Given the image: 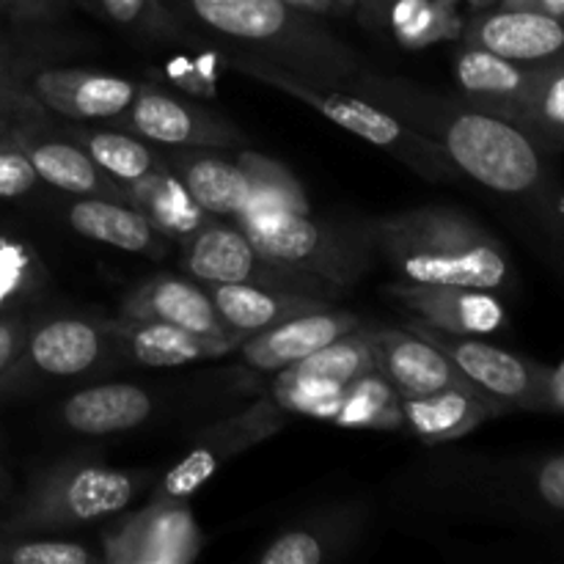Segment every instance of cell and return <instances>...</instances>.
Returning <instances> with one entry per match:
<instances>
[{
	"label": "cell",
	"mask_w": 564,
	"mask_h": 564,
	"mask_svg": "<svg viewBox=\"0 0 564 564\" xmlns=\"http://www.w3.org/2000/svg\"><path fill=\"white\" fill-rule=\"evenodd\" d=\"M352 83L372 88L380 99H386L391 113L438 143L457 174L471 176L499 196L529 204L545 231L556 242H564L562 198L556 191V171L551 165L554 149L545 147L527 127L468 102L433 99L405 83L375 77Z\"/></svg>",
	"instance_id": "6da1fadb"
},
{
	"label": "cell",
	"mask_w": 564,
	"mask_h": 564,
	"mask_svg": "<svg viewBox=\"0 0 564 564\" xmlns=\"http://www.w3.org/2000/svg\"><path fill=\"white\" fill-rule=\"evenodd\" d=\"M383 257L411 284H455L499 292L512 286L501 242L460 209L419 207L369 224Z\"/></svg>",
	"instance_id": "7a4b0ae2"
},
{
	"label": "cell",
	"mask_w": 564,
	"mask_h": 564,
	"mask_svg": "<svg viewBox=\"0 0 564 564\" xmlns=\"http://www.w3.org/2000/svg\"><path fill=\"white\" fill-rule=\"evenodd\" d=\"M231 66L251 77V80H259L264 86L290 94L292 99L308 105L319 116L334 121L336 127L352 132L356 138L383 149V152H391L397 160H402V163L411 165L419 174L430 176V180H452V176H457V169L438 143L413 130L411 124H405L391 110L369 102L367 97L336 91V88H323L314 80H308V77L284 69L275 61L262 58V55L259 58L257 55H235Z\"/></svg>",
	"instance_id": "3957f363"
},
{
	"label": "cell",
	"mask_w": 564,
	"mask_h": 564,
	"mask_svg": "<svg viewBox=\"0 0 564 564\" xmlns=\"http://www.w3.org/2000/svg\"><path fill=\"white\" fill-rule=\"evenodd\" d=\"M185 9L209 31L264 50L262 58L295 61V75H352L350 50L330 39L317 22L303 17L286 0H182Z\"/></svg>",
	"instance_id": "277c9868"
},
{
	"label": "cell",
	"mask_w": 564,
	"mask_h": 564,
	"mask_svg": "<svg viewBox=\"0 0 564 564\" xmlns=\"http://www.w3.org/2000/svg\"><path fill=\"white\" fill-rule=\"evenodd\" d=\"M141 471L69 460L47 468L33 479L14 510L3 518L6 534H47L86 527L119 516L141 494Z\"/></svg>",
	"instance_id": "5b68a950"
},
{
	"label": "cell",
	"mask_w": 564,
	"mask_h": 564,
	"mask_svg": "<svg viewBox=\"0 0 564 564\" xmlns=\"http://www.w3.org/2000/svg\"><path fill=\"white\" fill-rule=\"evenodd\" d=\"M237 226L264 259L328 286L356 284L378 257L369 224L347 226L317 220L312 213H273Z\"/></svg>",
	"instance_id": "8992f818"
},
{
	"label": "cell",
	"mask_w": 564,
	"mask_h": 564,
	"mask_svg": "<svg viewBox=\"0 0 564 564\" xmlns=\"http://www.w3.org/2000/svg\"><path fill=\"white\" fill-rule=\"evenodd\" d=\"M411 330H416L419 336L433 341L438 350H444L449 361L460 369L463 378L479 394L488 397L499 408V413H545V383H549V367L545 364L490 345L482 336L446 334V330L430 328L419 319H413Z\"/></svg>",
	"instance_id": "52a82bcc"
},
{
	"label": "cell",
	"mask_w": 564,
	"mask_h": 564,
	"mask_svg": "<svg viewBox=\"0 0 564 564\" xmlns=\"http://www.w3.org/2000/svg\"><path fill=\"white\" fill-rule=\"evenodd\" d=\"M286 413L273 402V397L259 400L220 422L209 424L196 435L191 449L185 452L174 468L165 471L158 488L152 490V505H171V501H187L196 496L231 457L264 444L268 438L281 433Z\"/></svg>",
	"instance_id": "ba28073f"
},
{
	"label": "cell",
	"mask_w": 564,
	"mask_h": 564,
	"mask_svg": "<svg viewBox=\"0 0 564 564\" xmlns=\"http://www.w3.org/2000/svg\"><path fill=\"white\" fill-rule=\"evenodd\" d=\"M185 268L196 281L213 284H257L270 290L308 292L328 297L330 286L312 275L270 262L257 251L240 226L207 220L198 231L185 237Z\"/></svg>",
	"instance_id": "9c48e42d"
},
{
	"label": "cell",
	"mask_w": 564,
	"mask_h": 564,
	"mask_svg": "<svg viewBox=\"0 0 564 564\" xmlns=\"http://www.w3.org/2000/svg\"><path fill=\"white\" fill-rule=\"evenodd\" d=\"M202 549L204 532L187 501H149L102 534V560L110 564H191Z\"/></svg>",
	"instance_id": "30bf717a"
},
{
	"label": "cell",
	"mask_w": 564,
	"mask_h": 564,
	"mask_svg": "<svg viewBox=\"0 0 564 564\" xmlns=\"http://www.w3.org/2000/svg\"><path fill=\"white\" fill-rule=\"evenodd\" d=\"M463 44L485 47L521 66L543 69L564 61V20L538 9L496 3L474 11L463 25Z\"/></svg>",
	"instance_id": "8fae6325"
},
{
	"label": "cell",
	"mask_w": 564,
	"mask_h": 564,
	"mask_svg": "<svg viewBox=\"0 0 564 564\" xmlns=\"http://www.w3.org/2000/svg\"><path fill=\"white\" fill-rule=\"evenodd\" d=\"M121 124L138 138L160 147L180 149H226L240 141V132L209 116L198 105L165 94L160 88L138 86L130 108L119 116Z\"/></svg>",
	"instance_id": "7c38bea8"
},
{
	"label": "cell",
	"mask_w": 564,
	"mask_h": 564,
	"mask_svg": "<svg viewBox=\"0 0 564 564\" xmlns=\"http://www.w3.org/2000/svg\"><path fill=\"white\" fill-rule=\"evenodd\" d=\"M389 295L413 314V319L446 334L490 336L510 323L505 303L496 292L455 284H411L397 281Z\"/></svg>",
	"instance_id": "4fadbf2b"
},
{
	"label": "cell",
	"mask_w": 564,
	"mask_h": 564,
	"mask_svg": "<svg viewBox=\"0 0 564 564\" xmlns=\"http://www.w3.org/2000/svg\"><path fill=\"white\" fill-rule=\"evenodd\" d=\"M28 91L36 105L72 121H110L130 108L138 86L108 72L53 66V69H39L28 80Z\"/></svg>",
	"instance_id": "5bb4252c"
},
{
	"label": "cell",
	"mask_w": 564,
	"mask_h": 564,
	"mask_svg": "<svg viewBox=\"0 0 564 564\" xmlns=\"http://www.w3.org/2000/svg\"><path fill=\"white\" fill-rule=\"evenodd\" d=\"M110 339H116V323L102 325L86 317L44 319L36 328H28L20 367H31L47 378H77L102 361Z\"/></svg>",
	"instance_id": "9a60e30c"
},
{
	"label": "cell",
	"mask_w": 564,
	"mask_h": 564,
	"mask_svg": "<svg viewBox=\"0 0 564 564\" xmlns=\"http://www.w3.org/2000/svg\"><path fill=\"white\" fill-rule=\"evenodd\" d=\"M367 336L372 345L375 369L400 391V397H422L468 383L449 356L416 330L375 328L367 330Z\"/></svg>",
	"instance_id": "2e32d148"
},
{
	"label": "cell",
	"mask_w": 564,
	"mask_h": 564,
	"mask_svg": "<svg viewBox=\"0 0 564 564\" xmlns=\"http://www.w3.org/2000/svg\"><path fill=\"white\" fill-rule=\"evenodd\" d=\"M452 75L468 105L523 124L538 69L501 58L485 47L463 44L452 64Z\"/></svg>",
	"instance_id": "e0dca14e"
},
{
	"label": "cell",
	"mask_w": 564,
	"mask_h": 564,
	"mask_svg": "<svg viewBox=\"0 0 564 564\" xmlns=\"http://www.w3.org/2000/svg\"><path fill=\"white\" fill-rule=\"evenodd\" d=\"M364 328L361 317L339 308H319V312L297 314L286 323L273 325L268 330L248 336L240 345L242 358L253 369L262 372H281L286 367H295L303 358L314 356L317 350L328 347L330 341L341 339L345 334Z\"/></svg>",
	"instance_id": "ac0fdd59"
},
{
	"label": "cell",
	"mask_w": 564,
	"mask_h": 564,
	"mask_svg": "<svg viewBox=\"0 0 564 564\" xmlns=\"http://www.w3.org/2000/svg\"><path fill=\"white\" fill-rule=\"evenodd\" d=\"M121 319L180 325L202 336H240L224 323L209 290L180 275H154L135 286L121 303Z\"/></svg>",
	"instance_id": "d6986e66"
},
{
	"label": "cell",
	"mask_w": 564,
	"mask_h": 564,
	"mask_svg": "<svg viewBox=\"0 0 564 564\" xmlns=\"http://www.w3.org/2000/svg\"><path fill=\"white\" fill-rule=\"evenodd\" d=\"M494 416H499V408L471 383L449 386L422 397H402V430L424 444L457 441Z\"/></svg>",
	"instance_id": "ffe728a7"
},
{
	"label": "cell",
	"mask_w": 564,
	"mask_h": 564,
	"mask_svg": "<svg viewBox=\"0 0 564 564\" xmlns=\"http://www.w3.org/2000/svg\"><path fill=\"white\" fill-rule=\"evenodd\" d=\"M154 413L147 389L132 383H105L83 389L64 400L58 416L66 430L77 435H116L141 427Z\"/></svg>",
	"instance_id": "44dd1931"
},
{
	"label": "cell",
	"mask_w": 564,
	"mask_h": 564,
	"mask_svg": "<svg viewBox=\"0 0 564 564\" xmlns=\"http://www.w3.org/2000/svg\"><path fill=\"white\" fill-rule=\"evenodd\" d=\"M116 339L124 341L132 361L154 369L226 356L246 341L242 336H202L180 325L138 323V319H119Z\"/></svg>",
	"instance_id": "7402d4cb"
},
{
	"label": "cell",
	"mask_w": 564,
	"mask_h": 564,
	"mask_svg": "<svg viewBox=\"0 0 564 564\" xmlns=\"http://www.w3.org/2000/svg\"><path fill=\"white\" fill-rule=\"evenodd\" d=\"M220 317L235 334L253 336L273 325L286 323L297 314L319 312L328 308L330 301L325 295H308V292L270 290L257 284H213L209 286Z\"/></svg>",
	"instance_id": "603a6c76"
},
{
	"label": "cell",
	"mask_w": 564,
	"mask_h": 564,
	"mask_svg": "<svg viewBox=\"0 0 564 564\" xmlns=\"http://www.w3.org/2000/svg\"><path fill=\"white\" fill-rule=\"evenodd\" d=\"M69 226L80 237L130 253H160L163 235L132 202L105 196H80L66 209Z\"/></svg>",
	"instance_id": "cb8c5ba5"
},
{
	"label": "cell",
	"mask_w": 564,
	"mask_h": 564,
	"mask_svg": "<svg viewBox=\"0 0 564 564\" xmlns=\"http://www.w3.org/2000/svg\"><path fill=\"white\" fill-rule=\"evenodd\" d=\"M28 154V160L36 169L39 180L53 185L55 191H64L69 196H105L124 198L130 202L127 191H121L119 182L110 180L102 169L91 160V154L80 143L58 141V138H31L11 135Z\"/></svg>",
	"instance_id": "d4e9b609"
},
{
	"label": "cell",
	"mask_w": 564,
	"mask_h": 564,
	"mask_svg": "<svg viewBox=\"0 0 564 564\" xmlns=\"http://www.w3.org/2000/svg\"><path fill=\"white\" fill-rule=\"evenodd\" d=\"M174 174L209 218H235L248 198V174L240 160L187 152L174 160Z\"/></svg>",
	"instance_id": "484cf974"
},
{
	"label": "cell",
	"mask_w": 564,
	"mask_h": 564,
	"mask_svg": "<svg viewBox=\"0 0 564 564\" xmlns=\"http://www.w3.org/2000/svg\"><path fill=\"white\" fill-rule=\"evenodd\" d=\"M127 196L163 237L185 240L209 220V215L198 207L196 198L187 193V187L169 165L127 187Z\"/></svg>",
	"instance_id": "4316f807"
},
{
	"label": "cell",
	"mask_w": 564,
	"mask_h": 564,
	"mask_svg": "<svg viewBox=\"0 0 564 564\" xmlns=\"http://www.w3.org/2000/svg\"><path fill=\"white\" fill-rule=\"evenodd\" d=\"M237 160L248 174V198L235 215L237 224L273 213H312L303 185L279 160H270L259 152H240Z\"/></svg>",
	"instance_id": "83f0119b"
},
{
	"label": "cell",
	"mask_w": 564,
	"mask_h": 564,
	"mask_svg": "<svg viewBox=\"0 0 564 564\" xmlns=\"http://www.w3.org/2000/svg\"><path fill=\"white\" fill-rule=\"evenodd\" d=\"M334 424L347 430H402V397L378 369L345 386Z\"/></svg>",
	"instance_id": "f1b7e54d"
},
{
	"label": "cell",
	"mask_w": 564,
	"mask_h": 564,
	"mask_svg": "<svg viewBox=\"0 0 564 564\" xmlns=\"http://www.w3.org/2000/svg\"><path fill=\"white\" fill-rule=\"evenodd\" d=\"M77 143L91 154L94 163L105 171L121 187L135 185L138 180L152 171L163 169V160L154 154L149 141L138 138L135 132L116 130H86L77 132Z\"/></svg>",
	"instance_id": "f546056e"
},
{
	"label": "cell",
	"mask_w": 564,
	"mask_h": 564,
	"mask_svg": "<svg viewBox=\"0 0 564 564\" xmlns=\"http://www.w3.org/2000/svg\"><path fill=\"white\" fill-rule=\"evenodd\" d=\"M391 36L405 50H422L430 44L463 36L460 9L441 0H394L386 14Z\"/></svg>",
	"instance_id": "4dcf8cb0"
},
{
	"label": "cell",
	"mask_w": 564,
	"mask_h": 564,
	"mask_svg": "<svg viewBox=\"0 0 564 564\" xmlns=\"http://www.w3.org/2000/svg\"><path fill=\"white\" fill-rule=\"evenodd\" d=\"M356 518L323 521L319 529L295 527L270 540L268 549L259 554V564H319L350 545Z\"/></svg>",
	"instance_id": "1f68e13d"
},
{
	"label": "cell",
	"mask_w": 564,
	"mask_h": 564,
	"mask_svg": "<svg viewBox=\"0 0 564 564\" xmlns=\"http://www.w3.org/2000/svg\"><path fill=\"white\" fill-rule=\"evenodd\" d=\"M297 375H306V378L328 380V383L347 386L352 383L361 375L372 372L375 369V356L372 345H369L367 328H358L352 334H345L341 339L330 341L328 347L317 350L314 356L303 358L295 367H286Z\"/></svg>",
	"instance_id": "d6a6232c"
},
{
	"label": "cell",
	"mask_w": 564,
	"mask_h": 564,
	"mask_svg": "<svg viewBox=\"0 0 564 564\" xmlns=\"http://www.w3.org/2000/svg\"><path fill=\"white\" fill-rule=\"evenodd\" d=\"M521 127L554 152L564 149V61L538 69Z\"/></svg>",
	"instance_id": "836d02e7"
},
{
	"label": "cell",
	"mask_w": 564,
	"mask_h": 564,
	"mask_svg": "<svg viewBox=\"0 0 564 564\" xmlns=\"http://www.w3.org/2000/svg\"><path fill=\"white\" fill-rule=\"evenodd\" d=\"M518 496L543 521L564 527V449L540 455L516 477Z\"/></svg>",
	"instance_id": "e575fe53"
},
{
	"label": "cell",
	"mask_w": 564,
	"mask_h": 564,
	"mask_svg": "<svg viewBox=\"0 0 564 564\" xmlns=\"http://www.w3.org/2000/svg\"><path fill=\"white\" fill-rule=\"evenodd\" d=\"M341 394H345V386L306 378V375H297L292 369H281L270 397L284 413H301V416L334 422L341 405Z\"/></svg>",
	"instance_id": "d590c367"
},
{
	"label": "cell",
	"mask_w": 564,
	"mask_h": 564,
	"mask_svg": "<svg viewBox=\"0 0 564 564\" xmlns=\"http://www.w3.org/2000/svg\"><path fill=\"white\" fill-rule=\"evenodd\" d=\"M102 556L77 540L0 532V564H99Z\"/></svg>",
	"instance_id": "8d00e7d4"
},
{
	"label": "cell",
	"mask_w": 564,
	"mask_h": 564,
	"mask_svg": "<svg viewBox=\"0 0 564 564\" xmlns=\"http://www.w3.org/2000/svg\"><path fill=\"white\" fill-rule=\"evenodd\" d=\"M110 22L149 39H176L182 33L180 20L163 0H86Z\"/></svg>",
	"instance_id": "74e56055"
},
{
	"label": "cell",
	"mask_w": 564,
	"mask_h": 564,
	"mask_svg": "<svg viewBox=\"0 0 564 564\" xmlns=\"http://www.w3.org/2000/svg\"><path fill=\"white\" fill-rule=\"evenodd\" d=\"M42 262L14 237H0V306L31 295L42 284Z\"/></svg>",
	"instance_id": "f35d334b"
},
{
	"label": "cell",
	"mask_w": 564,
	"mask_h": 564,
	"mask_svg": "<svg viewBox=\"0 0 564 564\" xmlns=\"http://www.w3.org/2000/svg\"><path fill=\"white\" fill-rule=\"evenodd\" d=\"M39 174L20 143L9 135L0 138V198H20L36 187Z\"/></svg>",
	"instance_id": "ab89813d"
},
{
	"label": "cell",
	"mask_w": 564,
	"mask_h": 564,
	"mask_svg": "<svg viewBox=\"0 0 564 564\" xmlns=\"http://www.w3.org/2000/svg\"><path fill=\"white\" fill-rule=\"evenodd\" d=\"M28 328H31V325H28L25 319L0 317V386L9 383V378L17 372V367H20Z\"/></svg>",
	"instance_id": "60d3db41"
},
{
	"label": "cell",
	"mask_w": 564,
	"mask_h": 564,
	"mask_svg": "<svg viewBox=\"0 0 564 564\" xmlns=\"http://www.w3.org/2000/svg\"><path fill=\"white\" fill-rule=\"evenodd\" d=\"M69 11V0H0V14L20 22H50Z\"/></svg>",
	"instance_id": "b9f144b4"
},
{
	"label": "cell",
	"mask_w": 564,
	"mask_h": 564,
	"mask_svg": "<svg viewBox=\"0 0 564 564\" xmlns=\"http://www.w3.org/2000/svg\"><path fill=\"white\" fill-rule=\"evenodd\" d=\"M545 413H564V361L549 367L545 383Z\"/></svg>",
	"instance_id": "7bdbcfd3"
},
{
	"label": "cell",
	"mask_w": 564,
	"mask_h": 564,
	"mask_svg": "<svg viewBox=\"0 0 564 564\" xmlns=\"http://www.w3.org/2000/svg\"><path fill=\"white\" fill-rule=\"evenodd\" d=\"M505 6H523V9H538L551 17H562L564 20V0H499Z\"/></svg>",
	"instance_id": "ee69618b"
},
{
	"label": "cell",
	"mask_w": 564,
	"mask_h": 564,
	"mask_svg": "<svg viewBox=\"0 0 564 564\" xmlns=\"http://www.w3.org/2000/svg\"><path fill=\"white\" fill-rule=\"evenodd\" d=\"M286 3L295 6V9H301V11H306V14H312V17L336 14L334 0H286Z\"/></svg>",
	"instance_id": "f6af8a7d"
},
{
	"label": "cell",
	"mask_w": 564,
	"mask_h": 564,
	"mask_svg": "<svg viewBox=\"0 0 564 564\" xmlns=\"http://www.w3.org/2000/svg\"><path fill=\"white\" fill-rule=\"evenodd\" d=\"M11 99H14V80L9 75V66H6L3 55H0V110L6 113V108H11Z\"/></svg>",
	"instance_id": "bcb514c9"
},
{
	"label": "cell",
	"mask_w": 564,
	"mask_h": 564,
	"mask_svg": "<svg viewBox=\"0 0 564 564\" xmlns=\"http://www.w3.org/2000/svg\"><path fill=\"white\" fill-rule=\"evenodd\" d=\"M358 3L364 6V11H367V17L372 22H386V14H389L391 3L394 0H358Z\"/></svg>",
	"instance_id": "7dc6e473"
},
{
	"label": "cell",
	"mask_w": 564,
	"mask_h": 564,
	"mask_svg": "<svg viewBox=\"0 0 564 564\" xmlns=\"http://www.w3.org/2000/svg\"><path fill=\"white\" fill-rule=\"evenodd\" d=\"M11 490H14V485H11V477L6 474V468L0 466V499H9Z\"/></svg>",
	"instance_id": "c3c4849f"
},
{
	"label": "cell",
	"mask_w": 564,
	"mask_h": 564,
	"mask_svg": "<svg viewBox=\"0 0 564 564\" xmlns=\"http://www.w3.org/2000/svg\"><path fill=\"white\" fill-rule=\"evenodd\" d=\"M334 6H336V14L347 17V14H352V11H356L358 0H334Z\"/></svg>",
	"instance_id": "681fc988"
},
{
	"label": "cell",
	"mask_w": 564,
	"mask_h": 564,
	"mask_svg": "<svg viewBox=\"0 0 564 564\" xmlns=\"http://www.w3.org/2000/svg\"><path fill=\"white\" fill-rule=\"evenodd\" d=\"M463 3L468 6V11H482V9H490V6H496L499 3V0H463Z\"/></svg>",
	"instance_id": "f907efd6"
},
{
	"label": "cell",
	"mask_w": 564,
	"mask_h": 564,
	"mask_svg": "<svg viewBox=\"0 0 564 564\" xmlns=\"http://www.w3.org/2000/svg\"><path fill=\"white\" fill-rule=\"evenodd\" d=\"M9 132H11V119L3 113V110H0V138L9 135Z\"/></svg>",
	"instance_id": "816d5d0a"
},
{
	"label": "cell",
	"mask_w": 564,
	"mask_h": 564,
	"mask_svg": "<svg viewBox=\"0 0 564 564\" xmlns=\"http://www.w3.org/2000/svg\"><path fill=\"white\" fill-rule=\"evenodd\" d=\"M441 3H446V6H455V9H460V6H463V0H441Z\"/></svg>",
	"instance_id": "f5cc1de1"
},
{
	"label": "cell",
	"mask_w": 564,
	"mask_h": 564,
	"mask_svg": "<svg viewBox=\"0 0 564 564\" xmlns=\"http://www.w3.org/2000/svg\"><path fill=\"white\" fill-rule=\"evenodd\" d=\"M562 215H564V198H562Z\"/></svg>",
	"instance_id": "db71d44e"
}]
</instances>
